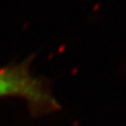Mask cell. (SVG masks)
<instances>
[{
    "instance_id": "obj_1",
    "label": "cell",
    "mask_w": 126,
    "mask_h": 126,
    "mask_svg": "<svg viewBox=\"0 0 126 126\" xmlns=\"http://www.w3.org/2000/svg\"><path fill=\"white\" fill-rule=\"evenodd\" d=\"M0 97L25 99L34 112L44 113L58 108L56 100L25 63L0 68Z\"/></svg>"
}]
</instances>
